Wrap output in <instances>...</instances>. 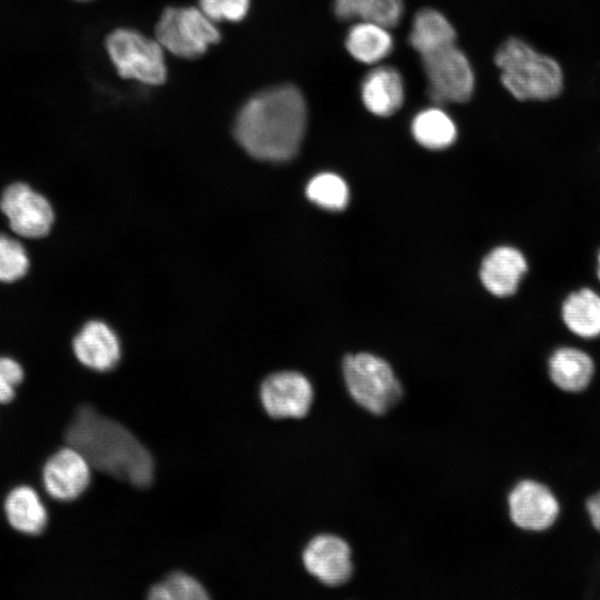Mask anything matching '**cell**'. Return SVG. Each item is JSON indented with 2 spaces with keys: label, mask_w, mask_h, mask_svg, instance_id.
Here are the masks:
<instances>
[{
  "label": "cell",
  "mask_w": 600,
  "mask_h": 600,
  "mask_svg": "<svg viewBox=\"0 0 600 600\" xmlns=\"http://www.w3.org/2000/svg\"><path fill=\"white\" fill-rule=\"evenodd\" d=\"M307 126V106L292 84L264 89L240 108L233 126L238 143L253 158L281 162L294 157Z\"/></svg>",
  "instance_id": "1"
},
{
  "label": "cell",
  "mask_w": 600,
  "mask_h": 600,
  "mask_svg": "<svg viewBox=\"0 0 600 600\" xmlns=\"http://www.w3.org/2000/svg\"><path fill=\"white\" fill-rule=\"evenodd\" d=\"M64 439L100 472L137 488H147L153 481L154 462L149 450L126 427L89 404L77 409Z\"/></svg>",
  "instance_id": "2"
},
{
  "label": "cell",
  "mask_w": 600,
  "mask_h": 600,
  "mask_svg": "<svg viewBox=\"0 0 600 600\" xmlns=\"http://www.w3.org/2000/svg\"><path fill=\"white\" fill-rule=\"evenodd\" d=\"M503 87L520 101H546L563 89V72L551 57L520 38L502 42L494 54Z\"/></svg>",
  "instance_id": "3"
},
{
  "label": "cell",
  "mask_w": 600,
  "mask_h": 600,
  "mask_svg": "<svg viewBox=\"0 0 600 600\" xmlns=\"http://www.w3.org/2000/svg\"><path fill=\"white\" fill-rule=\"evenodd\" d=\"M351 398L373 414L389 411L402 397V387L392 368L371 353L348 354L342 364Z\"/></svg>",
  "instance_id": "4"
},
{
  "label": "cell",
  "mask_w": 600,
  "mask_h": 600,
  "mask_svg": "<svg viewBox=\"0 0 600 600\" xmlns=\"http://www.w3.org/2000/svg\"><path fill=\"white\" fill-rule=\"evenodd\" d=\"M106 50L122 78L150 86L166 81L163 48L158 40H152L132 29L120 28L107 37Z\"/></svg>",
  "instance_id": "5"
},
{
  "label": "cell",
  "mask_w": 600,
  "mask_h": 600,
  "mask_svg": "<svg viewBox=\"0 0 600 600\" xmlns=\"http://www.w3.org/2000/svg\"><path fill=\"white\" fill-rule=\"evenodd\" d=\"M156 36L164 50L186 59L202 56L221 38L216 22L194 7L166 8L157 22Z\"/></svg>",
  "instance_id": "6"
},
{
  "label": "cell",
  "mask_w": 600,
  "mask_h": 600,
  "mask_svg": "<svg viewBox=\"0 0 600 600\" xmlns=\"http://www.w3.org/2000/svg\"><path fill=\"white\" fill-rule=\"evenodd\" d=\"M430 98L437 103H460L474 90V73L456 43L421 57Z\"/></svg>",
  "instance_id": "7"
},
{
  "label": "cell",
  "mask_w": 600,
  "mask_h": 600,
  "mask_svg": "<svg viewBox=\"0 0 600 600\" xmlns=\"http://www.w3.org/2000/svg\"><path fill=\"white\" fill-rule=\"evenodd\" d=\"M0 209L11 230L24 238L46 236L54 218L49 201L22 182L13 183L3 191Z\"/></svg>",
  "instance_id": "8"
},
{
  "label": "cell",
  "mask_w": 600,
  "mask_h": 600,
  "mask_svg": "<svg viewBox=\"0 0 600 600\" xmlns=\"http://www.w3.org/2000/svg\"><path fill=\"white\" fill-rule=\"evenodd\" d=\"M529 268L521 248L502 242L490 248L481 259L479 280L491 297L507 299L519 291Z\"/></svg>",
  "instance_id": "9"
},
{
  "label": "cell",
  "mask_w": 600,
  "mask_h": 600,
  "mask_svg": "<svg viewBox=\"0 0 600 600\" xmlns=\"http://www.w3.org/2000/svg\"><path fill=\"white\" fill-rule=\"evenodd\" d=\"M511 521L520 529L542 531L557 520L560 507L553 492L537 480L519 481L508 496Z\"/></svg>",
  "instance_id": "10"
},
{
  "label": "cell",
  "mask_w": 600,
  "mask_h": 600,
  "mask_svg": "<svg viewBox=\"0 0 600 600\" xmlns=\"http://www.w3.org/2000/svg\"><path fill=\"white\" fill-rule=\"evenodd\" d=\"M266 412L274 419L303 418L313 401L310 381L297 371H281L266 378L260 388Z\"/></svg>",
  "instance_id": "11"
},
{
  "label": "cell",
  "mask_w": 600,
  "mask_h": 600,
  "mask_svg": "<svg viewBox=\"0 0 600 600\" xmlns=\"http://www.w3.org/2000/svg\"><path fill=\"white\" fill-rule=\"evenodd\" d=\"M302 562L311 576L329 587L348 582L353 572L349 544L333 534L312 538L302 552Z\"/></svg>",
  "instance_id": "12"
},
{
  "label": "cell",
  "mask_w": 600,
  "mask_h": 600,
  "mask_svg": "<svg viewBox=\"0 0 600 600\" xmlns=\"http://www.w3.org/2000/svg\"><path fill=\"white\" fill-rule=\"evenodd\" d=\"M91 481V466L76 449L67 446L53 453L42 469V483L47 493L58 501H72L80 497Z\"/></svg>",
  "instance_id": "13"
},
{
  "label": "cell",
  "mask_w": 600,
  "mask_h": 600,
  "mask_svg": "<svg viewBox=\"0 0 600 600\" xmlns=\"http://www.w3.org/2000/svg\"><path fill=\"white\" fill-rule=\"evenodd\" d=\"M550 381L566 392H581L593 380L597 363L593 356L583 347L563 343L554 347L546 360Z\"/></svg>",
  "instance_id": "14"
},
{
  "label": "cell",
  "mask_w": 600,
  "mask_h": 600,
  "mask_svg": "<svg viewBox=\"0 0 600 600\" xmlns=\"http://www.w3.org/2000/svg\"><path fill=\"white\" fill-rule=\"evenodd\" d=\"M73 352L86 367L108 371L117 366L121 356L120 342L113 330L101 321H90L73 340Z\"/></svg>",
  "instance_id": "15"
},
{
  "label": "cell",
  "mask_w": 600,
  "mask_h": 600,
  "mask_svg": "<svg viewBox=\"0 0 600 600\" xmlns=\"http://www.w3.org/2000/svg\"><path fill=\"white\" fill-rule=\"evenodd\" d=\"M560 317L573 337L583 341L600 338V291L591 286L571 290L561 301Z\"/></svg>",
  "instance_id": "16"
},
{
  "label": "cell",
  "mask_w": 600,
  "mask_h": 600,
  "mask_svg": "<svg viewBox=\"0 0 600 600\" xmlns=\"http://www.w3.org/2000/svg\"><path fill=\"white\" fill-rule=\"evenodd\" d=\"M361 99L366 108L376 116L393 114L404 100L401 74L389 66L376 67L362 81Z\"/></svg>",
  "instance_id": "17"
},
{
  "label": "cell",
  "mask_w": 600,
  "mask_h": 600,
  "mask_svg": "<svg viewBox=\"0 0 600 600\" xmlns=\"http://www.w3.org/2000/svg\"><path fill=\"white\" fill-rule=\"evenodd\" d=\"M8 523L16 531L38 536L48 524V511L39 493L30 486L14 487L3 503Z\"/></svg>",
  "instance_id": "18"
},
{
  "label": "cell",
  "mask_w": 600,
  "mask_h": 600,
  "mask_svg": "<svg viewBox=\"0 0 600 600\" xmlns=\"http://www.w3.org/2000/svg\"><path fill=\"white\" fill-rule=\"evenodd\" d=\"M346 48L357 61L374 64L392 51L393 39L383 24L357 21L347 33Z\"/></svg>",
  "instance_id": "19"
},
{
  "label": "cell",
  "mask_w": 600,
  "mask_h": 600,
  "mask_svg": "<svg viewBox=\"0 0 600 600\" xmlns=\"http://www.w3.org/2000/svg\"><path fill=\"white\" fill-rule=\"evenodd\" d=\"M409 42L423 57L456 43V30L441 12L424 8L412 21Z\"/></svg>",
  "instance_id": "20"
},
{
  "label": "cell",
  "mask_w": 600,
  "mask_h": 600,
  "mask_svg": "<svg viewBox=\"0 0 600 600\" xmlns=\"http://www.w3.org/2000/svg\"><path fill=\"white\" fill-rule=\"evenodd\" d=\"M411 131L417 142L429 149L447 148L457 137L453 120L440 107L419 111L412 119Z\"/></svg>",
  "instance_id": "21"
},
{
  "label": "cell",
  "mask_w": 600,
  "mask_h": 600,
  "mask_svg": "<svg viewBox=\"0 0 600 600\" xmlns=\"http://www.w3.org/2000/svg\"><path fill=\"white\" fill-rule=\"evenodd\" d=\"M334 12L341 20L371 21L390 28L402 17L403 0H334Z\"/></svg>",
  "instance_id": "22"
},
{
  "label": "cell",
  "mask_w": 600,
  "mask_h": 600,
  "mask_svg": "<svg viewBox=\"0 0 600 600\" xmlns=\"http://www.w3.org/2000/svg\"><path fill=\"white\" fill-rule=\"evenodd\" d=\"M306 194L313 203L328 210H341L349 200V190L343 179L330 172L313 177L307 186Z\"/></svg>",
  "instance_id": "23"
},
{
  "label": "cell",
  "mask_w": 600,
  "mask_h": 600,
  "mask_svg": "<svg viewBox=\"0 0 600 600\" xmlns=\"http://www.w3.org/2000/svg\"><path fill=\"white\" fill-rule=\"evenodd\" d=\"M208 597L199 581L182 572L169 574L149 591V598L154 600H203Z\"/></svg>",
  "instance_id": "24"
},
{
  "label": "cell",
  "mask_w": 600,
  "mask_h": 600,
  "mask_svg": "<svg viewBox=\"0 0 600 600\" xmlns=\"http://www.w3.org/2000/svg\"><path fill=\"white\" fill-rule=\"evenodd\" d=\"M28 269L29 257L24 247L18 240L0 234V281H17Z\"/></svg>",
  "instance_id": "25"
},
{
  "label": "cell",
  "mask_w": 600,
  "mask_h": 600,
  "mask_svg": "<svg viewBox=\"0 0 600 600\" xmlns=\"http://www.w3.org/2000/svg\"><path fill=\"white\" fill-rule=\"evenodd\" d=\"M249 7L250 0H199V8L214 22L241 21Z\"/></svg>",
  "instance_id": "26"
},
{
  "label": "cell",
  "mask_w": 600,
  "mask_h": 600,
  "mask_svg": "<svg viewBox=\"0 0 600 600\" xmlns=\"http://www.w3.org/2000/svg\"><path fill=\"white\" fill-rule=\"evenodd\" d=\"M21 364L12 358L0 357V404L10 402L16 396L17 387L23 380Z\"/></svg>",
  "instance_id": "27"
},
{
  "label": "cell",
  "mask_w": 600,
  "mask_h": 600,
  "mask_svg": "<svg viewBox=\"0 0 600 600\" xmlns=\"http://www.w3.org/2000/svg\"><path fill=\"white\" fill-rule=\"evenodd\" d=\"M586 509L592 526L600 531V491L587 499Z\"/></svg>",
  "instance_id": "28"
},
{
  "label": "cell",
  "mask_w": 600,
  "mask_h": 600,
  "mask_svg": "<svg viewBox=\"0 0 600 600\" xmlns=\"http://www.w3.org/2000/svg\"><path fill=\"white\" fill-rule=\"evenodd\" d=\"M596 277L600 286V248L596 256Z\"/></svg>",
  "instance_id": "29"
},
{
  "label": "cell",
  "mask_w": 600,
  "mask_h": 600,
  "mask_svg": "<svg viewBox=\"0 0 600 600\" xmlns=\"http://www.w3.org/2000/svg\"><path fill=\"white\" fill-rule=\"evenodd\" d=\"M79 1H86V0H79Z\"/></svg>",
  "instance_id": "30"
}]
</instances>
